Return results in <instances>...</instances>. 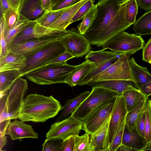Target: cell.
Wrapping results in <instances>:
<instances>
[{
	"instance_id": "cell-1",
	"label": "cell",
	"mask_w": 151,
	"mask_h": 151,
	"mask_svg": "<svg viewBox=\"0 0 151 151\" xmlns=\"http://www.w3.org/2000/svg\"><path fill=\"white\" fill-rule=\"evenodd\" d=\"M129 0H99L97 12L91 26L83 35L90 44L101 47L108 40L124 31L132 24L126 17Z\"/></svg>"
},
{
	"instance_id": "cell-2",
	"label": "cell",
	"mask_w": 151,
	"mask_h": 151,
	"mask_svg": "<svg viewBox=\"0 0 151 151\" xmlns=\"http://www.w3.org/2000/svg\"><path fill=\"white\" fill-rule=\"evenodd\" d=\"M63 108L60 102L52 96L31 93L24 99L18 119L24 122L44 123L55 117Z\"/></svg>"
},
{
	"instance_id": "cell-3",
	"label": "cell",
	"mask_w": 151,
	"mask_h": 151,
	"mask_svg": "<svg viewBox=\"0 0 151 151\" xmlns=\"http://www.w3.org/2000/svg\"><path fill=\"white\" fill-rule=\"evenodd\" d=\"M76 66L67 63L52 64L33 70L25 76L29 80L38 85L64 83L70 73Z\"/></svg>"
},
{
	"instance_id": "cell-4",
	"label": "cell",
	"mask_w": 151,
	"mask_h": 151,
	"mask_svg": "<svg viewBox=\"0 0 151 151\" xmlns=\"http://www.w3.org/2000/svg\"><path fill=\"white\" fill-rule=\"evenodd\" d=\"M119 94L109 89L93 87L89 95L72 112L70 115L82 120L102 103Z\"/></svg>"
},
{
	"instance_id": "cell-5",
	"label": "cell",
	"mask_w": 151,
	"mask_h": 151,
	"mask_svg": "<svg viewBox=\"0 0 151 151\" xmlns=\"http://www.w3.org/2000/svg\"><path fill=\"white\" fill-rule=\"evenodd\" d=\"M73 30V29L66 30L58 34L11 44L9 47L8 49L10 51L24 56L27 59L50 44L59 40L64 36L70 33Z\"/></svg>"
},
{
	"instance_id": "cell-6",
	"label": "cell",
	"mask_w": 151,
	"mask_h": 151,
	"mask_svg": "<svg viewBox=\"0 0 151 151\" xmlns=\"http://www.w3.org/2000/svg\"><path fill=\"white\" fill-rule=\"evenodd\" d=\"M66 51L59 40L50 44L27 59L25 67L20 70V77L46 65Z\"/></svg>"
},
{
	"instance_id": "cell-7",
	"label": "cell",
	"mask_w": 151,
	"mask_h": 151,
	"mask_svg": "<svg viewBox=\"0 0 151 151\" xmlns=\"http://www.w3.org/2000/svg\"><path fill=\"white\" fill-rule=\"evenodd\" d=\"M144 43L141 36L124 31L109 40L102 46L105 50L131 55L143 48Z\"/></svg>"
},
{
	"instance_id": "cell-8",
	"label": "cell",
	"mask_w": 151,
	"mask_h": 151,
	"mask_svg": "<svg viewBox=\"0 0 151 151\" xmlns=\"http://www.w3.org/2000/svg\"><path fill=\"white\" fill-rule=\"evenodd\" d=\"M117 96L102 103L83 119L82 129L90 135L97 130L111 115Z\"/></svg>"
},
{
	"instance_id": "cell-9",
	"label": "cell",
	"mask_w": 151,
	"mask_h": 151,
	"mask_svg": "<svg viewBox=\"0 0 151 151\" xmlns=\"http://www.w3.org/2000/svg\"><path fill=\"white\" fill-rule=\"evenodd\" d=\"M28 89L27 80L20 77L13 83L6 95L5 106L10 119H18L21 106Z\"/></svg>"
},
{
	"instance_id": "cell-10",
	"label": "cell",
	"mask_w": 151,
	"mask_h": 151,
	"mask_svg": "<svg viewBox=\"0 0 151 151\" xmlns=\"http://www.w3.org/2000/svg\"><path fill=\"white\" fill-rule=\"evenodd\" d=\"M130 55L129 53L124 54L116 61L94 76L89 82L111 80L132 81L129 65Z\"/></svg>"
},
{
	"instance_id": "cell-11",
	"label": "cell",
	"mask_w": 151,
	"mask_h": 151,
	"mask_svg": "<svg viewBox=\"0 0 151 151\" xmlns=\"http://www.w3.org/2000/svg\"><path fill=\"white\" fill-rule=\"evenodd\" d=\"M82 126V120L70 115L65 119L53 124L46 133V137L63 140L72 135H78Z\"/></svg>"
},
{
	"instance_id": "cell-12",
	"label": "cell",
	"mask_w": 151,
	"mask_h": 151,
	"mask_svg": "<svg viewBox=\"0 0 151 151\" xmlns=\"http://www.w3.org/2000/svg\"><path fill=\"white\" fill-rule=\"evenodd\" d=\"M59 41L66 51L77 58L86 55L91 51V44L88 39L73 29L70 33L61 38Z\"/></svg>"
},
{
	"instance_id": "cell-13",
	"label": "cell",
	"mask_w": 151,
	"mask_h": 151,
	"mask_svg": "<svg viewBox=\"0 0 151 151\" xmlns=\"http://www.w3.org/2000/svg\"><path fill=\"white\" fill-rule=\"evenodd\" d=\"M127 113L123 95L122 93L119 94L116 98L111 115L109 124V148L118 130L125 124Z\"/></svg>"
},
{
	"instance_id": "cell-14",
	"label": "cell",
	"mask_w": 151,
	"mask_h": 151,
	"mask_svg": "<svg viewBox=\"0 0 151 151\" xmlns=\"http://www.w3.org/2000/svg\"><path fill=\"white\" fill-rule=\"evenodd\" d=\"M64 31L46 27L41 25L36 21H33L25 27L16 35L10 45L29 39L58 34Z\"/></svg>"
},
{
	"instance_id": "cell-15",
	"label": "cell",
	"mask_w": 151,
	"mask_h": 151,
	"mask_svg": "<svg viewBox=\"0 0 151 151\" xmlns=\"http://www.w3.org/2000/svg\"><path fill=\"white\" fill-rule=\"evenodd\" d=\"M6 134L8 135L12 140L19 139L21 141L24 138H38V133L34 131L31 125L16 119L10 122Z\"/></svg>"
},
{
	"instance_id": "cell-16",
	"label": "cell",
	"mask_w": 151,
	"mask_h": 151,
	"mask_svg": "<svg viewBox=\"0 0 151 151\" xmlns=\"http://www.w3.org/2000/svg\"><path fill=\"white\" fill-rule=\"evenodd\" d=\"M111 116V115L97 130L91 135L90 151H108Z\"/></svg>"
},
{
	"instance_id": "cell-17",
	"label": "cell",
	"mask_w": 151,
	"mask_h": 151,
	"mask_svg": "<svg viewBox=\"0 0 151 151\" xmlns=\"http://www.w3.org/2000/svg\"><path fill=\"white\" fill-rule=\"evenodd\" d=\"M122 144L130 147L135 151H141L148 145V143L145 138L138 132L136 126L130 129L125 123Z\"/></svg>"
},
{
	"instance_id": "cell-18",
	"label": "cell",
	"mask_w": 151,
	"mask_h": 151,
	"mask_svg": "<svg viewBox=\"0 0 151 151\" xmlns=\"http://www.w3.org/2000/svg\"><path fill=\"white\" fill-rule=\"evenodd\" d=\"M46 12L40 0H22L19 11L20 16L31 21H36Z\"/></svg>"
},
{
	"instance_id": "cell-19",
	"label": "cell",
	"mask_w": 151,
	"mask_h": 151,
	"mask_svg": "<svg viewBox=\"0 0 151 151\" xmlns=\"http://www.w3.org/2000/svg\"><path fill=\"white\" fill-rule=\"evenodd\" d=\"M87 85L93 87L105 88L117 92L119 94L130 90L137 88L132 81L122 80H111L95 82H89Z\"/></svg>"
},
{
	"instance_id": "cell-20",
	"label": "cell",
	"mask_w": 151,
	"mask_h": 151,
	"mask_svg": "<svg viewBox=\"0 0 151 151\" xmlns=\"http://www.w3.org/2000/svg\"><path fill=\"white\" fill-rule=\"evenodd\" d=\"M96 67L94 63L86 60L81 64L76 65V68L70 73L64 83L71 87L78 85Z\"/></svg>"
},
{
	"instance_id": "cell-21",
	"label": "cell",
	"mask_w": 151,
	"mask_h": 151,
	"mask_svg": "<svg viewBox=\"0 0 151 151\" xmlns=\"http://www.w3.org/2000/svg\"><path fill=\"white\" fill-rule=\"evenodd\" d=\"M27 58L24 56L10 51L0 59V72L8 70H21L26 66Z\"/></svg>"
},
{
	"instance_id": "cell-22",
	"label": "cell",
	"mask_w": 151,
	"mask_h": 151,
	"mask_svg": "<svg viewBox=\"0 0 151 151\" xmlns=\"http://www.w3.org/2000/svg\"><path fill=\"white\" fill-rule=\"evenodd\" d=\"M129 65L132 81L137 89L142 86L151 81V74L146 67L138 65L135 59L129 60Z\"/></svg>"
},
{
	"instance_id": "cell-23",
	"label": "cell",
	"mask_w": 151,
	"mask_h": 151,
	"mask_svg": "<svg viewBox=\"0 0 151 151\" xmlns=\"http://www.w3.org/2000/svg\"><path fill=\"white\" fill-rule=\"evenodd\" d=\"M87 0H82L70 7L52 23L49 27L60 30H66V28L71 24V19L78 10Z\"/></svg>"
},
{
	"instance_id": "cell-24",
	"label": "cell",
	"mask_w": 151,
	"mask_h": 151,
	"mask_svg": "<svg viewBox=\"0 0 151 151\" xmlns=\"http://www.w3.org/2000/svg\"><path fill=\"white\" fill-rule=\"evenodd\" d=\"M20 70H11L0 72V97L7 94L10 87L19 77Z\"/></svg>"
},
{
	"instance_id": "cell-25",
	"label": "cell",
	"mask_w": 151,
	"mask_h": 151,
	"mask_svg": "<svg viewBox=\"0 0 151 151\" xmlns=\"http://www.w3.org/2000/svg\"><path fill=\"white\" fill-rule=\"evenodd\" d=\"M123 53L107 51L105 50H91L85 57L86 60L94 63L96 66L107 60L116 57L120 58Z\"/></svg>"
},
{
	"instance_id": "cell-26",
	"label": "cell",
	"mask_w": 151,
	"mask_h": 151,
	"mask_svg": "<svg viewBox=\"0 0 151 151\" xmlns=\"http://www.w3.org/2000/svg\"><path fill=\"white\" fill-rule=\"evenodd\" d=\"M90 92L86 91L75 98L68 100L63 106V111L56 119V122L68 118L70 114L89 95Z\"/></svg>"
},
{
	"instance_id": "cell-27",
	"label": "cell",
	"mask_w": 151,
	"mask_h": 151,
	"mask_svg": "<svg viewBox=\"0 0 151 151\" xmlns=\"http://www.w3.org/2000/svg\"><path fill=\"white\" fill-rule=\"evenodd\" d=\"M133 29L140 36L151 34V11L143 14L134 24Z\"/></svg>"
},
{
	"instance_id": "cell-28",
	"label": "cell",
	"mask_w": 151,
	"mask_h": 151,
	"mask_svg": "<svg viewBox=\"0 0 151 151\" xmlns=\"http://www.w3.org/2000/svg\"><path fill=\"white\" fill-rule=\"evenodd\" d=\"M128 112L132 111L145 97L138 89L129 90L122 93Z\"/></svg>"
},
{
	"instance_id": "cell-29",
	"label": "cell",
	"mask_w": 151,
	"mask_h": 151,
	"mask_svg": "<svg viewBox=\"0 0 151 151\" xmlns=\"http://www.w3.org/2000/svg\"><path fill=\"white\" fill-rule=\"evenodd\" d=\"M97 12V4H94L86 14L82 22L78 25V31L84 35L91 26L96 17Z\"/></svg>"
},
{
	"instance_id": "cell-30",
	"label": "cell",
	"mask_w": 151,
	"mask_h": 151,
	"mask_svg": "<svg viewBox=\"0 0 151 151\" xmlns=\"http://www.w3.org/2000/svg\"><path fill=\"white\" fill-rule=\"evenodd\" d=\"M148 99L146 97L143 98L132 111L127 113L126 118V123L130 129L135 126L137 120L144 109Z\"/></svg>"
},
{
	"instance_id": "cell-31",
	"label": "cell",
	"mask_w": 151,
	"mask_h": 151,
	"mask_svg": "<svg viewBox=\"0 0 151 151\" xmlns=\"http://www.w3.org/2000/svg\"><path fill=\"white\" fill-rule=\"evenodd\" d=\"M70 7L58 10H51L46 12L36 21L42 26L49 27L52 23L57 19Z\"/></svg>"
},
{
	"instance_id": "cell-32",
	"label": "cell",
	"mask_w": 151,
	"mask_h": 151,
	"mask_svg": "<svg viewBox=\"0 0 151 151\" xmlns=\"http://www.w3.org/2000/svg\"><path fill=\"white\" fill-rule=\"evenodd\" d=\"M32 21L20 15V19L17 23L10 29L6 30L5 37L8 48L16 35L25 27Z\"/></svg>"
},
{
	"instance_id": "cell-33",
	"label": "cell",
	"mask_w": 151,
	"mask_h": 151,
	"mask_svg": "<svg viewBox=\"0 0 151 151\" xmlns=\"http://www.w3.org/2000/svg\"><path fill=\"white\" fill-rule=\"evenodd\" d=\"M73 151H90V138L89 134L86 132L81 136L75 135Z\"/></svg>"
},
{
	"instance_id": "cell-34",
	"label": "cell",
	"mask_w": 151,
	"mask_h": 151,
	"mask_svg": "<svg viewBox=\"0 0 151 151\" xmlns=\"http://www.w3.org/2000/svg\"><path fill=\"white\" fill-rule=\"evenodd\" d=\"M119 58L116 57L112 59L96 66L90 73L86 76L84 79L79 83L78 85L82 86L86 85L93 77L105 70L116 61Z\"/></svg>"
},
{
	"instance_id": "cell-35",
	"label": "cell",
	"mask_w": 151,
	"mask_h": 151,
	"mask_svg": "<svg viewBox=\"0 0 151 151\" xmlns=\"http://www.w3.org/2000/svg\"><path fill=\"white\" fill-rule=\"evenodd\" d=\"M5 21L6 30H9L18 22L20 18L19 12L13 8L7 10L3 15Z\"/></svg>"
},
{
	"instance_id": "cell-36",
	"label": "cell",
	"mask_w": 151,
	"mask_h": 151,
	"mask_svg": "<svg viewBox=\"0 0 151 151\" xmlns=\"http://www.w3.org/2000/svg\"><path fill=\"white\" fill-rule=\"evenodd\" d=\"M146 120L145 137L148 143H151V100L148 99L145 107Z\"/></svg>"
},
{
	"instance_id": "cell-37",
	"label": "cell",
	"mask_w": 151,
	"mask_h": 151,
	"mask_svg": "<svg viewBox=\"0 0 151 151\" xmlns=\"http://www.w3.org/2000/svg\"><path fill=\"white\" fill-rule=\"evenodd\" d=\"M0 59H1L4 57L9 51L5 37L6 28L3 16H0Z\"/></svg>"
},
{
	"instance_id": "cell-38",
	"label": "cell",
	"mask_w": 151,
	"mask_h": 151,
	"mask_svg": "<svg viewBox=\"0 0 151 151\" xmlns=\"http://www.w3.org/2000/svg\"><path fill=\"white\" fill-rule=\"evenodd\" d=\"M126 7V20L129 23L133 24L136 21L138 10V4L137 0H129Z\"/></svg>"
},
{
	"instance_id": "cell-39",
	"label": "cell",
	"mask_w": 151,
	"mask_h": 151,
	"mask_svg": "<svg viewBox=\"0 0 151 151\" xmlns=\"http://www.w3.org/2000/svg\"><path fill=\"white\" fill-rule=\"evenodd\" d=\"M63 140L55 138H46L42 145V151H60Z\"/></svg>"
},
{
	"instance_id": "cell-40",
	"label": "cell",
	"mask_w": 151,
	"mask_h": 151,
	"mask_svg": "<svg viewBox=\"0 0 151 151\" xmlns=\"http://www.w3.org/2000/svg\"><path fill=\"white\" fill-rule=\"evenodd\" d=\"M94 0H88L78 10L71 19L70 24L83 20L84 17L94 5Z\"/></svg>"
},
{
	"instance_id": "cell-41",
	"label": "cell",
	"mask_w": 151,
	"mask_h": 151,
	"mask_svg": "<svg viewBox=\"0 0 151 151\" xmlns=\"http://www.w3.org/2000/svg\"><path fill=\"white\" fill-rule=\"evenodd\" d=\"M125 125V124L124 125L117 131L109 148L108 151H116L118 147L122 145Z\"/></svg>"
},
{
	"instance_id": "cell-42",
	"label": "cell",
	"mask_w": 151,
	"mask_h": 151,
	"mask_svg": "<svg viewBox=\"0 0 151 151\" xmlns=\"http://www.w3.org/2000/svg\"><path fill=\"white\" fill-rule=\"evenodd\" d=\"M145 120L146 114L145 108L144 109L138 118L135 125L138 132L142 137H145Z\"/></svg>"
},
{
	"instance_id": "cell-43",
	"label": "cell",
	"mask_w": 151,
	"mask_h": 151,
	"mask_svg": "<svg viewBox=\"0 0 151 151\" xmlns=\"http://www.w3.org/2000/svg\"><path fill=\"white\" fill-rule=\"evenodd\" d=\"M75 135L69 136L63 140L60 151H73Z\"/></svg>"
},
{
	"instance_id": "cell-44",
	"label": "cell",
	"mask_w": 151,
	"mask_h": 151,
	"mask_svg": "<svg viewBox=\"0 0 151 151\" xmlns=\"http://www.w3.org/2000/svg\"><path fill=\"white\" fill-rule=\"evenodd\" d=\"M74 58H75L74 56L66 51L46 65L52 64L65 63L69 60Z\"/></svg>"
},
{
	"instance_id": "cell-45",
	"label": "cell",
	"mask_w": 151,
	"mask_h": 151,
	"mask_svg": "<svg viewBox=\"0 0 151 151\" xmlns=\"http://www.w3.org/2000/svg\"><path fill=\"white\" fill-rule=\"evenodd\" d=\"M82 0H62L53 6L52 10H58L71 6Z\"/></svg>"
},
{
	"instance_id": "cell-46",
	"label": "cell",
	"mask_w": 151,
	"mask_h": 151,
	"mask_svg": "<svg viewBox=\"0 0 151 151\" xmlns=\"http://www.w3.org/2000/svg\"><path fill=\"white\" fill-rule=\"evenodd\" d=\"M142 55V60L149 63L151 60V38L143 47Z\"/></svg>"
},
{
	"instance_id": "cell-47",
	"label": "cell",
	"mask_w": 151,
	"mask_h": 151,
	"mask_svg": "<svg viewBox=\"0 0 151 151\" xmlns=\"http://www.w3.org/2000/svg\"><path fill=\"white\" fill-rule=\"evenodd\" d=\"M138 89L146 98L151 95V81L140 87Z\"/></svg>"
},
{
	"instance_id": "cell-48",
	"label": "cell",
	"mask_w": 151,
	"mask_h": 151,
	"mask_svg": "<svg viewBox=\"0 0 151 151\" xmlns=\"http://www.w3.org/2000/svg\"><path fill=\"white\" fill-rule=\"evenodd\" d=\"M137 1L142 9L146 12L151 9V0H137Z\"/></svg>"
},
{
	"instance_id": "cell-49",
	"label": "cell",
	"mask_w": 151,
	"mask_h": 151,
	"mask_svg": "<svg viewBox=\"0 0 151 151\" xmlns=\"http://www.w3.org/2000/svg\"><path fill=\"white\" fill-rule=\"evenodd\" d=\"M13 8L8 0H0V14L1 16L8 9Z\"/></svg>"
},
{
	"instance_id": "cell-50",
	"label": "cell",
	"mask_w": 151,
	"mask_h": 151,
	"mask_svg": "<svg viewBox=\"0 0 151 151\" xmlns=\"http://www.w3.org/2000/svg\"><path fill=\"white\" fill-rule=\"evenodd\" d=\"M42 6L46 11L52 10L51 0H40Z\"/></svg>"
},
{
	"instance_id": "cell-51",
	"label": "cell",
	"mask_w": 151,
	"mask_h": 151,
	"mask_svg": "<svg viewBox=\"0 0 151 151\" xmlns=\"http://www.w3.org/2000/svg\"><path fill=\"white\" fill-rule=\"evenodd\" d=\"M12 8L19 12L22 0H8Z\"/></svg>"
},
{
	"instance_id": "cell-52",
	"label": "cell",
	"mask_w": 151,
	"mask_h": 151,
	"mask_svg": "<svg viewBox=\"0 0 151 151\" xmlns=\"http://www.w3.org/2000/svg\"><path fill=\"white\" fill-rule=\"evenodd\" d=\"M0 150L1 151L2 148L7 144V137L6 135L0 136Z\"/></svg>"
},
{
	"instance_id": "cell-53",
	"label": "cell",
	"mask_w": 151,
	"mask_h": 151,
	"mask_svg": "<svg viewBox=\"0 0 151 151\" xmlns=\"http://www.w3.org/2000/svg\"><path fill=\"white\" fill-rule=\"evenodd\" d=\"M135 151L133 149L126 145L122 144L118 147L116 151Z\"/></svg>"
},
{
	"instance_id": "cell-54",
	"label": "cell",
	"mask_w": 151,
	"mask_h": 151,
	"mask_svg": "<svg viewBox=\"0 0 151 151\" xmlns=\"http://www.w3.org/2000/svg\"><path fill=\"white\" fill-rule=\"evenodd\" d=\"M62 0H51L52 9L53 6Z\"/></svg>"
},
{
	"instance_id": "cell-55",
	"label": "cell",
	"mask_w": 151,
	"mask_h": 151,
	"mask_svg": "<svg viewBox=\"0 0 151 151\" xmlns=\"http://www.w3.org/2000/svg\"><path fill=\"white\" fill-rule=\"evenodd\" d=\"M151 151V143L148 144L141 151Z\"/></svg>"
},
{
	"instance_id": "cell-56",
	"label": "cell",
	"mask_w": 151,
	"mask_h": 151,
	"mask_svg": "<svg viewBox=\"0 0 151 151\" xmlns=\"http://www.w3.org/2000/svg\"><path fill=\"white\" fill-rule=\"evenodd\" d=\"M149 63L151 64V60Z\"/></svg>"
}]
</instances>
